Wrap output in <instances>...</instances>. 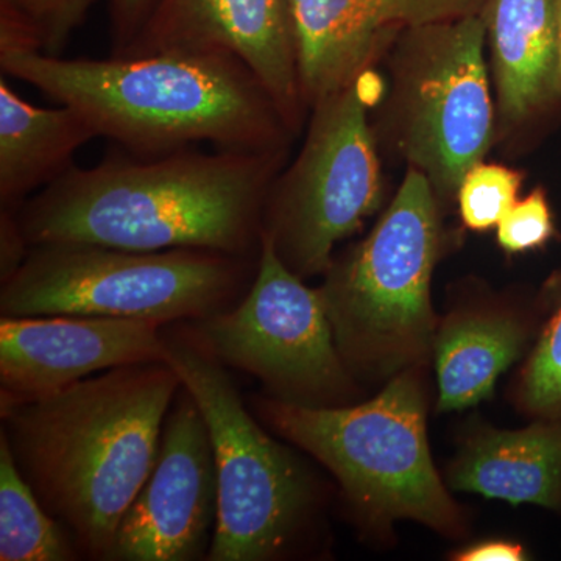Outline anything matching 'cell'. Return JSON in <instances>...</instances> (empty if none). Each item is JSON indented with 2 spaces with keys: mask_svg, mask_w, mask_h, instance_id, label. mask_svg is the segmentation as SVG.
Returning a JSON list of instances; mask_svg holds the SVG:
<instances>
[{
  "mask_svg": "<svg viewBox=\"0 0 561 561\" xmlns=\"http://www.w3.org/2000/svg\"><path fill=\"white\" fill-rule=\"evenodd\" d=\"M526 551L519 542L491 540L478 542L454 556L459 561H522L526 560Z\"/></svg>",
  "mask_w": 561,
  "mask_h": 561,
  "instance_id": "obj_26",
  "label": "cell"
},
{
  "mask_svg": "<svg viewBox=\"0 0 561 561\" xmlns=\"http://www.w3.org/2000/svg\"><path fill=\"white\" fill-rule=\"evenodd\" d=\"M485 41L483 13L472 14L408 31L398 51L394 138L411 168L446 201L493 142Z\"/></svg>",
  "mask_w": 561,
  "mask_h": 561,
  "instance_id": "obj_10",
  "label": "cell"
},
{
  "mask_svg": "<svg viewBox=\"0 0 561 561\" xmlns=\"http://www.w3.org/2000/svg\"><path fill=\"white\" fill-rule=\"evenodd\" d=\"M164 324L108 317L0 319V408L47 397L99 373L165 362Z\"/></svg>",
  "mask_w": 561,
  "mask_h": 561,
  "instance_id": "obj_12",
  "label": "cell"
},
{
  "mask_svg": "<svg viewBox=\"0 0 561 561\" xmlns=\"http://www.w3.org/2000/svg\"><path fill=\"white\" fill-rule=\"evenodd\" d=\"M527 331L505 312L456 313L435 335L438 409L461 411L493 394L502 373L522 357Z\"/></svg>",
  "mask_w": 561,
  "mask_h": 561,
  "instance_id": "obj_18",
  "label": "cell"
},
{
  "mask_svg": "<svg viewBox=\"0 0 561 561\" xmlns=\"http://www.w3.org/2000/svg\"><path fill=\"white\" fill-rule=\"evenodd\" d=\"M79 559L76 541L43 507L18 470L7 438L0 434V560Z\"/></svg>",
  "mask_w": 561,
  "mask_h": 561,
  "instance_id": "obj_19",
  "label": "cell"
},
{
  "mask_svg": "<svg viewBox=\"0 0 561 561\" xmlns=\"http://www.w3.org/2000/svg\"><path fill=\"white\" fill-rule=\"evenodd\" d=\"M98 138L79 111L39 108L0 80V209L18 210L33 192L73 168L77 150Z\"/></svg>",
  "mask_w": 561,
  "mask_h": 561,
  "instance_id": "obj_17",
  "label": "cell"
},
{
  "mask_svg": "<svg viewBox=\"0 0 561 561\" xmlns=\"http://www.w3.org/2000/svg\"><path fill=\"white\" fill-rule=\"evenodd\" d=\"M158 0H111L114 51L119 55L139 35Z\"/></svg>",
  "mask_w": 561,
  "mask_h": 561,
  "instance_id": "obj_24",
  "label": "cell"
},
{
  "mask_svg": "<svg viewBox=\"0 0 561 561\" xmlns=\"http://www.w3.org/2000/svg\"><path fill=\"white\" fill-rule=\"evenodd\" d=\"M28 250L31 245L25 241L16 210L0 209V283L21 267Z\"/></svg>",
  "mask_w": 561,
  "mask_h": 561,
  "instance_id": "obj_25",
  "label": "cell"
},
{
  "mask_svg": "<svg viewBox=\"0 0 561 561\" xmlns=\"http://www.w3.org/2000/svg\"><path fill=\"white\" fill-rule=\"evenodd\" d=\"M176 331L227 368L260 379L265 397L339 408L354 397L320 289H311L279 260L262 232L256 276L238 305Z\"/></svg>",
  "mask_w": 561,
  "mask_h": 561,
  "instance_id": "obj_8",
  "label": "cell"
},
{
  "mask_svg": "<svg viewBox=\"0 0 561 561\" xmlns=\"http://www.w3.org/2000/svg\"><path fill=\"white\" fill-rule=\"evenodd\" d=\"M280 153L187 147L157 157L110 154L91 169L73 165L32 195L18 221L31 247L201 249L257 260Z\"/></svg>",
  "mask_w": 561,
  "mask_h": 561,
  "instance_id": "obj_1",
  "label": "cell"
},
{
  "mask_svg": "<svg viewBox=\"0 0 561 561\" xmlns=\"http://www.w3.org/2000/svg\"><path fill=\"white\" fill-rule=\"evenodd\" d=\"M305 146L273 181L262 232L301 279L324 275L332 251L381 205V169L367 121L362 76L321 99Z\"/></svg>",
  "mask_w": 561,
  "mask_h": 561,
  "instance_id": "obj_9",
  "label": "cell"
},
{
  "mask_svg": "<svg viewBox=\"0 0 561 561\" xmlns=\"http://www.w3.org/2000/svg\"><path fill=\"white\" fill-rule=\"evenodd\" d=\"M217 519V471L201 408L181 386L150 478L125 513L108 561H197Z\"/></svg>",
  "mask_w": 561,
  "mask_h": 561,
  "instance_id": "obj_11",
  "label": "cell"
},
{
  "mask_svg": "<svg viewBox=\"0 0 561 561\" xmlns=\"http://www.w3.org/2000/svg\"><path fill=\"white\" fill-rule=\"evenodd\" d=\"M486 39L504 125L556 99V0H486Z\"/></svg>",
  "mask_w": 561,
  "mask_h": 561,
  "instance_id": "obj_16",
  "label": "cell"
},
{
  "mask_svg": "<svg viewBox=\"0 0 561 561\" xmlns=\"http://www.w3.org/2000/svg\"><path fill=\"white\" fill-rule=\"evenodd\" d=\"M181 386L171 365L149 362L0 408L18 470L81 559L110 560L117 527L157 463Z\"/></svg>",
  "mask_w": 561,
  "mask_h": 561,
  "instance_id": "obj_2",
  "label": "cell"
},
{
  "mask_svg": "<svg viewBox=\"0 0 561 561\" xmlns=\"http://www.w3.org/2000/svg\"><path fill=\"white\" fill-rule=\"evenodd\" d=\"M230 51L271 92L294 128L305 105L291 0H158L122 54Z\"/></svg>",
  "mask_w": 561,
  "mask_h": 561,
  "instance_id": "obj_13",
  "label": "cell"
},
{
  "mask_svg": "<svg viewBox=\"0 0 561 561\" xmlns=\"http://www.w3.org/2000/svg\"><path fill=\"white\" fill-rule=\"evenodd\" d=\"M7 76L79 111L98 136L138 157L210 142L280 150L291 127L271 92L230 51L165 50L108 60L2 50Z\"/></svg>",
  "mask_w": 561,
  "mask_h": 561,
  "instance_id": "obj_3",
  "label": "cell"
},
{
  "mask_svg": "<svg viewBox=\"0 0 561 561\" xmlns=\"http://www.w3.org/2000/svg\"><path fill=\"white\" fill-rule=\"evenodd\" d=\"M438 250L437 195L427 176L411 168L382 219L332 261L320 287L335 345L354 378H393L432 353Z\"/></svg>",
  "mask_w": 561,
  "mask_h": 561,
  "instance_id": "obj_5",
  "label": "cell"
},
{
  "mask_svg": "<svg viewBox=\"0 0 561 561\" xmlns=\"http://www.w3.org/2000/svg\"><path fill=\"white\" fill-rule=\"evenodd\" d=\"M95 0H0V49L61 55Z\"/></svg>",
  "mask_w": 561,
  "mask_h": 561,
  "instance_id": "obj_20",
  "label": "cell"
},
{
  "mask_svg": "<svg viewBox=\"0 0 561 561\" xmlns=\"http://www.w3.org/2000/svg\"><path fill=\"white\" fill-rule=\"evenodd\" d=\"M557 11V69L556 83H553V92L556 99L561 95V0H556Z\"/></svg>",
  "mask_w": 561,
  "mask_h": 561,
  "instance_id": "obj_27",
  "label": "cell"
},
{
  "mask_svg": "<svg viewBox=\"0 0 561 561\" xmlns=\"http://www.w3.org/2000/svg\"><path fill=\"white\" fill-rule=\"evenodd\" d=\"M552 213L545 191L530 192L516 202L497 225V242L507 253L540 249L552 238Z\"/></svg>",
  "mask_w": 561,
  "mask_h": 561,
  "instance_id": "obj_23",
  "label": "cell"
},
{
  "mask_svg": "<svg viewBox=\"0 0 561 561\" xmlns=\"http://www.w3.org/2000/svg\"><path fill=\"white\" fill-rule=\"evenodd\" d=\"M519 400L535 415L561 416V308L549 321L524 368Z\"/></svg>",
  "mask_w": 561,
  "mask_h": 561,
  "instance_id": "obj_22",
  "label": "cell"
},
{
  "mask_svg": "<svg viewBox=\"0 0 561 561\" xmlns=\"http://www.w3.org/2000/svg\"><path fill=\"white\" fill-rule=\"evenodd\" d=\"M522 183L519 172L479 162L467 172L457 191L461 220L472 231L497 227L515 205Z\"/></svg>",
  "mask_w": 561,
  "mask_h": 561,
  "instance_id": "obj_21",
  "label": "cell"
},
{
  "mask_svg": "<svg viewBox=\"0 0 561 561\" xmlns=\"http://www.w3.org/2000/svg\"><path fill=\"white\" fill-rule=\"evenodd\" d=\"M165 364L201 408L217 471V519L208 561L284 556L317 501L311 471L245 405L227 367L180 331L165 332Z\"/></svg>",
  "mask_w": 561,
  "mask_h": 561,
  "instance_id": "obj_7",
  "label": "cell"
},
{
  "mask_svg": "<svg viewBox=\"0 0 561 561\" xmlns=\"http://www.w3.org/2000/svg\"><path fill=\"white\" fill-rule=\"evenodd\" d=\"M486 0H291L305 105L364 73L383 41L400 31L482 14Z\"/></svg>",
  "mask_w": 561,
  "mask_h": 561,
  "instance_id": "obj_14",
  "label": "cell"
},
{
  "mask_svg": "<svg viewBox=\"0 0 561 561\" xmlns=\"http://www.w3.org/2000/svg\"><path fill=\"white\" fill-rule=\"evenodd\" d=\"M419 368L393 376L373 400L339 408H306L251 397L249 408L267 430L328 468L364 522L386 526L415 519L446 535L461 516L427 445L426 401Z\"/></svg>",
  "mask_w": 561,
  "mask_h": 561,
  "instance_id": "obj_4",
  "label": "cell"
},
{
  "mask_svg": "<svg viewBox=\"0 0 561 561\" xmlns=\"http://www.w3.org/2000/svg\"><path fill=\"white\" fill-rule=\"evenodd\" d=\"M257 260L201 249L35 245L2 280L0 313L151 320L164 327L201 320L242 300Z\"/></svg>",
  "mask_w": 561,
  "mask_h": 561,
  "instance_id": "obj_6",
  "label": "cell"
},
{
  "mask_svg": "<svg viewBox=\"0 0 561 561\" xmlns=\"http://www.w3.org/2000/svg\"><path fill=\"white\" fill-rule=\"evenodd\" d=\"M454 490L561 508V416L526 430L472 435L451 468Z\"/></svg>",
  "mask_w": 561,
  "mask_h": 561,
  "instance_id": "obj_15",
  "label": "cell"
}]
</instances>
